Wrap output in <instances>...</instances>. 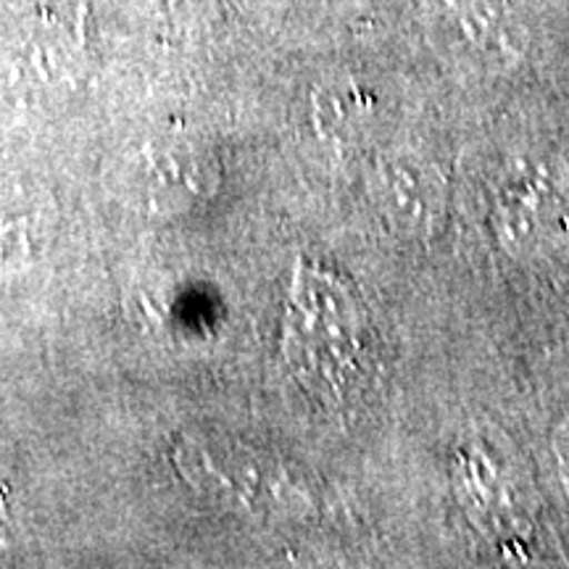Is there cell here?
Masks as SVG:
<instances>
[{
	"mask_svg": "<svg viewBox=\"0 0 569 569\" xmlns=\"http://www.w3.org/2000/svg\"><path fill=\"white\" fill-rule=\"evenodd\" d=\"M365 343V311L338 274L296 267L284 315V353L311 380L340 386L356 372Z\"/></svg>",
	"mask_w": 569,
	"mask_h": 569,
	"instance_id": "6da1fadb",
	"label": "cell"
},
{
	"mask_svg": "<svg viewBox=\"0 0 569 569\" xmlns=\"http://www.w3.org/2000/svg\"><path fill=\"white\" fill-rule=\"evenodd\" d=\"M490 232L515 259L546 253L569 240V161L525 153L507 161L490 188Z\"/></svg>",
	"mask_w": 569,
	"mask_h": 569,
	"instance_id": "7a4b0ae2",
	"label": "cell"
},
{
	"mask_svg": "<svg viewBox=\"0 0 569 569\" xmlns=\"http://www.w3.org/2000/svg\"><path fill=\"white\" fill-rule=\"evenodd\" d=\"M375 193L398 238L425 240L443 224L448 180L438 163L422 153L398 148L382 156L375 172Z\"/></svg>",
	"mask_w": 569,
	"mask_h": 569,
	"instance_id": "3957f363",
	"label": "cell"
},
{
	"mask_svg": "<svg viewBox=\"0 0 569 569\" xmlns=\"http://www.w3.org/2000/svg\"><path fill=\"white\" fill-rule=\"evenodd\" d=\"M451 490L465 517L486 536H511L519 528L517 478L507 457L486 440H469L453 451Z\"/></svg>",
	"mask_w": 569,
	"mask_h": 569,
	"instance_id": "277c9868",
	"label": "cell"
},
{
	"mask_svg": "<svg viewBox=\"0 0 569 569\" xmlns=\"http://www.w3.org/2000/svg\"><path fill=\"white\" fill-rule=\"evenodd\" d=\"M438 6L472 53L496 63L522 56V32L509 0H438Z\"/></svg>",
	"mask_w": 569,
	"mask_h": 569,
	"instance_id": "5b68a950",
	"label": "cell"
},
{
	"mask_svg": "<svg viewBox=\"0 0 569 569\" xmlns=\"http://www.w3.org/2000/svg\"><path fill=\"white\" fill-rule=\"evenodd\" d=\"M551 451H553V465H557L559 486L565 490L569 501V415L561 417L557 427H553Z\"/></svg>",
	"mask_w": 569,
	"mask_h": 569,
	"instance_id": "8992f818",
	"label": "cell"
}]
</instances>
